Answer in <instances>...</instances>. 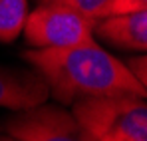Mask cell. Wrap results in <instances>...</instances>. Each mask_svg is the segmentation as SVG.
<instances>
[{
  "label": "cell",
  "instance_id": "6da1fadb",
  "mask_svg": "<svg viewBox=\"0 0 147 141\" xmlns=\"http://www.w3.org/2000/svg\"><path fill=\"white\" fill-rule=\"evenodd\" d=\"M24 58L44 78L50 94L64 105L92 95L133 94L145 97V86L98 42L70 48H32L24 52Z\"/></svg>",
  "mask_w": 147,
  "mask_h": 141
},
{
  "label": "cell",
  "instance_id": "7a4b0ae2",
  "mask_svg": "<svg viewBox=\"0 0 147 141\" xmlns=\"http://www.w3.org/2000/svg\"><path fill=\"white\" fill-rule=\"evenodd\" d=\"M72 113L96 139L147 141L145 97L133 94L92 95L72 103Z\"/></svg>",
  "mask_w": 147,
  "mask_h": 141
},
{
  "label": "cell",
  "instance_id": "3957f363",
  "mask_svg": "<svg viewBox=\"0 0 147 141\" xmlns=\"http://www.w3.org/2000/svg\"><path fill=\"white\" fill-rule=\"evenodd\" d=\"M96 20L66 6L38 4L28 12L24 22V40L32 48H70L96 44Z\"/></svg>",
  "mask_w": 147,
  "mask_h": 141
},
{
  "label": "cell",
  "instance_id": "277c9868",
  "mask_svg": "<svg viewBox=\"0 0 147 141\" xmlns=\"http://www.w3.org/2000/svg\"><path fill=\"white\" fill-rule=\"evenodd\" d=\"M0 131L18 141H98L72 111L46 101L4 119Z\"/></svg>",
  "mask_w": 147,
  "mask_h": 141
},
{
  "label": "cell",
  "instance_id": "5b68a950",
  "mask_svg": "<svg viewBox=\"0 0 147 141\" xmlns=\"http://www.w3.org/2000/svg\"><path fill=\"white\" fill-rule=\"evenodd\" d=\"M50 97L48 84L38 72L0 66V107L22 111Z\"/></svg>",
  "mask_w": 147,
  "mask_h": 141
},
{
  "label": "cell",
  "instance_id": "8992f818",
  "mask_svg": "<svg viewBox=\"0 0 147 141\" xmlns=\"http://www.w3.org/2000/svg\"><path fill=\"white\" fill-rule=\"evenodd\" d=\"M94 36L123 50L143 52L147 48V10L103 16L96 20Z\"/></svg>",
  "mask_w": 147,
  "mask_h": 141
},
{
  "label": "cell",
  "instance_id": "52a82bcc",
  "mask_svg": "<svg viewBox=\"0 0 147 141\" xmlns=\"http://www.w3.org/2000/svg\"><path fill=\"white\" fill-rule=\"evenodd\" d=\"M28 0H0V42H14L24 28L28 16Z\"/></svg>",
  "mask_w": 147,
  "mask_h": 141
},
{
  "label": "cell",
  "instance_id": "ba28073f",
  "mask_svg": "<svg viewBox=\"0 0 147 141\" xmlns=\"http://www.w3.org/2000/svg\"><path fill=\"white\" fill-rule=\"evenodd\" d=\"M38 4L66 6V8L78 10V12H82V14H86L94 20H99V18H103L109 0H38Z\"/></svg>",
  "mask_w": 147,
  "mask_h": 141
},
{
  "label": "cell",
  "instance_id": "9c48e42d",
  "mask_svg": "<svg viewBox=\"0 0 147 141\" xmlns=\"http://www.w3.org/2000/svg\"><path fill=\"white\" fill-rule=\"evenodd\" d=\"M147 10V0H109L103 16H115V14H129Z\"/></svg>",
  "mask_w": 147,
  "mask_h": 141
},
{
  "label": "cell",
  "instance_id": "30bf717a",
  "mask_svg": "<svg viewBox=\"0 0 147 141\" xmlns=\"http://www.w3.org/2000/svg\"><path fill=\"white\" fill-rule=\"evenodd\" d=\"M125 66H127V70L133 74V78H135L141 86H145L147 84V60H145V56L129 58Z\"/></svg>",
  "mask_w": 147,
  "mask_h": 141
},
{
  "label": "cell",
  "instance_id": "8fae6325",
  "mask_svg": "<svg viewBox=\"0 0 147 141\" xmlns=\"http://www.w3.org/2000/svg\"><path fill=\"white\" fill-rule=\"evenodd\" d=\"M0 141H18V139L12 137V135H8V133H0Z\"/></svg>",
  "mask_w": 147,
  "mask_h": 141
},
{
  "label": "cell",
  "instance_id": "7c38bea8",
  "mask_svg": "<svg viewBox=\"0 0 147 141\" xmlns=\"http://www.w3.org/2000/svg\"><path fill=\"white\" fill-rule=\"evenodd\" d=\"M99 141H131V139H117V137H103Z\"/></svg>",
  "mask_w": 147,
  "mask_h": 141
}]
</instances>
